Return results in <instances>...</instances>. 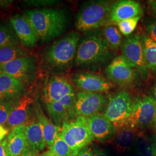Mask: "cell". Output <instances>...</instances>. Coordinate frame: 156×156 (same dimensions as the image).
<instances>
[{
    "instance_id": "cb8c5ba5",
    "label": "cell",
    "mask_w": 156,
    "mask_h": 156,
    "mask_svg": "<svg viewBox=\"0 0 156 156\" xmlns=\"http://www.w3.org/2000/svg\"><path fill=\"white\" fill-rule=\"evenodd\" d=\"M141 38L147 67L156 72V43L146 34H142Z\"/></svg>"
},
{
    "instance_id": "44dd1931",
    "label": "cell",
    "mask_w": 156,
    "mask_h": 156,
    "mask_svg": "<svg viewBox=\"0 0 156 156\" xmlns=\"http://www.w3.org/2000/svg\"><path fill=\"white\" fill-rule=\"evenodd\" d=\"M34 109L36 118L42 129L46 145L49 147L54 142L58 134L60 133L61 128L57 127L46 116L38 105L35 104Z\"/></svg>"
},
{
    "instance_id": "60d3db41",
    "label": "cell",
    "mask_w": 156,
    "mask_h": 156,
    "mask_svg": "<svg viewBox=\"0 0 156 156\" xmlns=\"http://www.w3.org/2000/svg\"><path fill=\"white\" fill-rule=\"evenodd\" d=\"M41 156H56L55 154H53L52 152H51L50 151H46L44 152Z\"/></svg>"
},
{
    "instance_id": "7a4b0ae2",
    "label": "cell",
    "mask_w": 156,
    "mask_h": 156,
    "mask_svg": "<svg viewBox=\"0 0 156 156\" xmlns=\"http://www.w3.org/2000/svg\"><path fill=\"white\" fill-rule=\"evenodd\" d=\"M110 50L102 32L87 33L79 43L74 62L82 67L105 62L111 56Z\"/></svg>"
},
{
    "instance_id": "7c38bea8",
    "label": "cell",
    "mask_w": 156,
    "mask_h": 156,
    "mask_svg": "<svg viewBox=\"0 0 156 156\" xmlns=\"http://www.w3.org/2000/svg\"><path fill=\"white\" fill-rule=\"evenodd\" d=\"M72 82L84 92L102 93L109 91L112 87L105 78L94 73H76L73 75Z\"/></svg>"
},
{
    "instance_id": "4fadbf2b",
    "label": "cell",
    "mask_w": 156,
    "mask_h": 156,
    "mask_svg": "<svg viewBox=\"0 0 156 156\" xmlns=\"http://www.w3.org/2000/svg\"><path fill=\"white\" fill-rule=\"evenodd\" d=\"M73 85L62 76H52L48 81L44 90L46 102L60 101L68 95L75 94Z\"/></svg>"
},
{
    "instance_id": "5bb4252c",
    "label": "cell",
    "mask_w": 156,
    "mask_h": 156,
    "mask_svg": "<svg viewBox=\"0 0 156 156\" xmlns=\"http://www.w3.org/2000/svg\"><path fill=\"white\" fill-rule=\"evenodd\" d=\"M12 27L18 39L25 48H33L39 38L34 30L23 15H16L10 18Z\"/></svg>"
},
{
    "instance_id": "8fae6325",
    "label": "cell",
    "mask_w": 156,
    "mask_h": 156,
    "mask_svg": "<svg viewBox=\"0 0 156 156\" xmlns=\"http://www.w3.org/2000/svg\"><path fill=\"white\" fill-rule=\"evenodd\" d=\"M108 79L119 86H126L134 81L135 73L134 69L123 56L115 57L108 65L105 70Z\"/></svg>"
},
{
    "instance_id": "b9f144b4",
    "label": "cell",
    "mask_w": 156,
    "mask_h": 156,
    "mask_svg": "<svg viewBox=\"0 0 156 156\" xmlns=\"http://www.w3.org/2000/svg\"><path fill=\"white\" fill-rule=\"evenodd\" d=\"M153 99L155 100L156 102V84L153 88Z\"/></svg>"
},
{
    "instance_id": "1f68e13d",
    "label": "cell",
    "mask_w": 156,
    "mask_h": 156,
    "mask_svg": "<svg viewBox=\"0 0 156 156\" xmlns=\"http://www.w3.org/2000/svg\"><path fill=\"white\" fill-rule=\"evenodd\" d=\"M16 103L12 101H0V124H5Z\"/></svg>"
},
{
    "instance_id": "e0dca14e",
    "label": "cell",
    "mask_w": 156,
    "mask_h": 156,
    "mask_svg": "<svg viewBox=\"0 0 156 156\" xmlns=\"http://www.w3.org/2000/svg\"><path fill=\"white\" fill-rule=\"evenodd\" d=\"M33 103V98L28 95L23 97L17 101L6 123L8 129L12 130L27 122L30 117V108Z\"/></svg>"
},
{
    "instance_id": "30bf717a",
    "label": "cell",
    "mask_w": 156,
    "mask_h": 156,
    "mask_svg": "<svg viewBox=\"0 0 156 156\" xmlns=\"http://www.w3.org/2000/svg\"><path fill=\"white\" fill-rule=\"evenodd\" d=\"M36 70L35 58L27 56L17 58L0 66V72L23 81L32 78Z\"/></svg>"
},
{
    "instance_id": "f1b7e54d",
    "label": "cell",
    "mask_w": 156,
    "mask_h": 156,
    "mask_svg": "<svg viewBox=\"0 0 156 156\" xmlns=\"http://www.w3.org/2000/svg\"><path fill=\"white\" fill-rule=\"evenodd\" d=\"M18 38L12 28L0 23V48L9 45H18Z\"/></svg>"
},
{
    "instance_id": "ac0fdd59",
    "label": "cell",
    "mask_w": 156,
    "mask_h": 156,
    "mask_svg": "<svg viewBox=\"0 0 156 156\" xmlns=\"http://www.w3.org/2000/svg\"><path fill=\"white\" fill-rule=\"evenodd\" d=\"M24 90V82L4 73H0V101H12L20 97Z\"/></svg>"
},
{
    "instance_id": "9c48e42d",
    "label": "cell",
    "mask_w": 156,
    "mask_h": 156,
    "mask_svg": "<svg viewBox=\"0 0 156 156\" xmlns=\"http://www.w3.org/2000/svg\"><path fill=\"white\" fill-rule=\"evenodd\" d=\"M107 104V100L102 93L80 91L76 94V116L88 117L99 114L104 110Z\"/></svg>"
},
{
    "instance_id": "f35d334b",
    "label": "cell",
    "mask_w": 156,
    "mask_h": 156,
    "mask_svg": "<svg viewBox=\"0 0 156 156\" xmlns=\"http://www.w3.org/2000/svg\"><path fill=\"white\" fill-rule=\"evenodd\" d=\"M38 156V152L37 151H34L33 149L30 148L28 151H26L24 153H23L22 155L20 156Z\"/></svg>"
},
{
    "instance_id": "d590c367",
    "label": "cell",
    "mask_w": 156,
    "mask_h": 156,
    "mask_svg": "<svg viewBox=\"0 0 156 156\" xmlns=\"http://www.w3.org/2000/svg\"><path fill=\"white\" fill-rule=\"evenodd\" d=\"M76 156H94V151L87 146L80 151Z\"/></svg>"
},
{
    "instance_id": "4316f807",
    "label": "cell",
    "mask_w": 156,
    "mask_h": 156,
    "mask_svg": "<svg viewBox=\"0 0 156 156\" xmlns=\"http://www.w3.org/2000/svg\"><path fill=\"white\" fill-rule=\"evenodd\" d=\"M135 140L141 156H156L153 141L145 133L140 131L136 133Z\"/></svg>"
},
{
    "instance_id": "8992f818",
    "label": "cell",
    "mask_w": 156,
    "mask_h": 156,
    "mask_svg": "<svg viewBox=\"0 0 156 156\" xmlns=\"http://www.w3.org/2000/svg\"><path fill=\"white\" fill-rule=\"evenodd\" d=\"M133 100L126 91H119L109 98L104 116L116 128L128 124L132 112Z\"/></svg>"
},
{
    "instance_id": "ba28073f",
    "label": "cell",
    "mask_w": 156,
    "mask_h": 156,
    "mask_svg": "<svg viewBox=\"0 0 156 156\" xmlns=\"http://www.w3.org/2000/svg\"><path fill=\"white\" fill-rule=\"evenodd\" d=\"M122 56L134 69L146 76L148 68L145 62L141 35L131 34L123 39L121 46Z\"/></svg>"
},
{
    "instance_id": "836d02e7",
    "label": "cell",
    "mask_w": 156,
    "mask_h": 156,
    "mask_svg": "<svg viewBox=\"0 0 156 156\" xmlns=\"http://www.w3.org/2000/svg\"><path fill=\"white\" fill-rule=\"evenodd\" d=\"M26 2L27 4H31V5H33L37 6H45V5H52L53 4L56 3V1H25Z\"/></svg>"
},
{
    "instance_id": "bcb514c9",
    "label": "cell",
    "mask_w": 156,
    "mask_h": 156,
    "mask_svg": "<svg viewBox=\"0 0 156 156\" xmlns=\"http://www.w3.org/2000/svg\"><path fill=\"white\" fill-rule=\"evenodd\" d=\"M0 73H1V72H0Z\"/></svg>"
},
{
    "instance_id": "f6af8a7d",
    "label": "cell",
    "mask_w": 156,
    "mask_h": 156,
    "mask_svg": "<svg viewBox=\"0 0 156 156\" xmlns=\"http://www.w3.org/2000/svg\"><path fill=\"white\" fill-rule=\"evenodd\" d=\"M132 156H142L139 153H135V154H134Z\"/></svg>"
},
{
    "instance_id": "9a60e30c",
    "label": "cell",
    "mask_w": 156,
    "mask_h": 156,
    "mask_svg": "<svg viewBox=\"0 0 156 156\" xmlns=\"http://www.w3.org/2000/svg\"><path fill=\"white\" fill-rule=\"evenodd\" d=\"M86 118L90 129L95 140L105 142L115 136L116 127L104 115L99 113Z\"/></svg>"
},
{
    "instance_id": "74e56055",
    "label": "cell",
    "mask_w": 156,
    "mask_h": 156,
    "mask_svg": "<svg viewBox=\"0 0 156 156\" xmlns=\"http://www.w3.org/2000/svg\"><path fill=\"white\" fill-rule=\"evenodd\" d=\"M149 9L151 15L156 18V0L151 1L150 2Z\"/></svg>"
},
{
    "instance_id": "52a82bcc",
    "label": "cell",
    "mask_w": 156,
    "mask_h": 156,
    "mask_svg": "<svg viewBox=\"0 0 156 156\" xmlns=\"http://www.w3.org/2000/svg\"><path fill=\"white\" fill-rule=\"evenodd\" d=\"M156 115V102L151 96L137 97L133 100L132 112L128 124L143 129L153 124Z\"/></svg>"
},
{
    "instance_id": "277c9868",
    "label": "cell",
    "mask_w": 156,
    "mask_h": 156,
    "mask_svg": "<svg viewBox=\"0 0 156 156\" xmlns=\"http://www.w3.org/2000/svg\"><path fill=\"white\" fill-rule=\"evenodd\" d=\"M80 36L72 32L56 41L46 51L44 59L51 69L65 70L75 61Z\"/></svg>"
},
{
    "instance_id": "e575fe53",
    "label": "cell",
    "mask_w": 156,
    "mask_h": 156,
    "mask_svg": "<svg viewBox=\"0 0 156 156\" xmlns=\"http://www.w3.org/2000/svg\"><path fill=\"white\" fill-rule=\"evenodd\" d=\"M0 156H10L7 146V139L0 142Z\"/></svg>"
},
{
    "instance_id": "7bdbcfd3",
    "label": "cell",
    "mask_w": 156,
    "mask_h": 156,
    "mask_svg": "<svg viewBox=\"0 0 156 156\" xmlns=\"http://www.w3.org/2000/svg\"><path fill=\"white\" fill-rule=\"evenodd\" d=\"M153 146H154V151L156 154V135L154 138V140H153Z\"/></svg>"
},
{
    "instance_id": "8d00e7d4",
    "label": "cell",
    "mask_w": 156,
    "mask_h": 156,
    "mask_svg": "<svg viewBox=\"0 0 156 156\" xmlns=\"http://www.w3.org/2000/svg\"><path fill=\"white\" fill-rule=\"evenodd\" d=\"M9 133V129L0 124V142L5 139L6 136Z\"/></svg>"
},
{
    "instance_id": "2e32d148",
    "label": "cell",
    "mask_w": 156,
    "mask_h": 156,
    "mask_svg": "<svg viewBox=\"0 0 156 156\" xmlns=\"http://www.w3.org/2000/svg\"><path fill=\"white\" fill-rule=\"evenodd\" d=\"M142 9L140 3L133 0H120L113 2L110 16V24L140 16Z\"/></svg>"
},
{
    "instance_id": "f546056e",
    "label": "cell",
    "mask_w": 156,
    "mask_h": 156,
    "mask_svg": "<svg viewBox=\"0 0 156 156\" xmlns=\"http://www.w3.org/2000/svg\"><path fill=\"white\" fill-rule=\"evenodd\" d=\"M140 17L141 16H140L122 20L116 23L114 25L117 26V28L122 35L128 37L134 32L140 19Z\"/></svg>"
},
{
    "instance_id": "603a6c76",
    "label": "cell",
    "mask_w": 156,
    "mask_h": 156,
    "mask_svg": "<svg viewBox=\"0 0 156 156\" xmlns=\"http://www.w3.org/2000/svg\"><path fill=\"white\" fill-rule=\"evenodd\" d=\"M48 113L53 123L59 128H62L63 123L69 120L65 108L58 101L46 102Z\"/></svg>"
},
{
    "instance_id": "d6a6232c",
    "label": "cell",
    "mask_w": 156,
    "mask_h": 156,
    "mask_svg": "<svg viewBox=\"0 0 156 156\" xmlns=\"http://www.w3.org/2000/svg\"><path fill=\"white\" fill-rule=\"evenodd\" d=\"M146 30L148 36L156 43V18L147 23Z\"/></svg>"
},
{
    "instance_id": "d6986e66",
    "label": "cell",
    "mask_w": 156,
    "mask_h": 156,
    "mask_svg": "<svg viewBox=\"0 0 156 156\" xmlns=\"http://www.w3.org/2000/svg\"><path fill=\"white\" fill-rule=\"evenodd\" d=\"M24 125V133L30 147L34 151H43L46 146V142L42 129L38 120L35 118H29Z\"/></svg>"
},
{
    "instance_id": "484cf974",
    "label": "cell",
    "mask_w": 156,
    "mask_h": 156,
    "mask_svg": "<svg viewBox=\"0 0 156 156\" xmlns=\"http://www.w3.org/2000/svg\"><path fill=\"white\" fill-rule=\"evenodd\" d=\"M102 34L111 50H116L121 47L123 42V35L114 24H108L103 27Z\"/></svg>"
},
{
    "instance_id": "6da1fadb",
    "label": "cell",
    "mask_w": 156,
    "mask_h": 156,
    "mask_svg": "<svg viewBox=\"0 0 156 156\" xmlns=\"http://www.w3.org/2000/svg\"><path fill=\"white\" fill-rule=\"evenodd\" d=\"M23 16L33 28L39 40L48 42L60 36L65 30L67 17L59 9L43 8L24 12Z\"/></svg>"
},
{
    "instance_id": "7402d4cb",
    "label": "cell",
    "mask_w": 156,
    "mask_h": 156,
    "mask_svg": "<svg viewBox=\"0 0 156 156\" xmlns=\"http://www.w3.org/2000/svg\"><path fill=\"white\" fill-rule=\"evenodd\" d=\"M136 129L129 124L116 128L115 146L118 152H124L132 146L136 134Z\"/></svg>"
},
{
    "instance_id": "4dcf8cb0",
    "label": "cell",
    "mask_w": 156,
    "mask_h": 156,
    "mask_svg": "<svg viewBox=\"0 0 156 156\" xmlns=\"http://www.w3.org/2000/svg\"><path fill=\"white\" fill-rule=\"evenodd\" d=\"M76 101V94L75 93L68 95L59 101L66 109L70 121L74 120L77 117L75 111Z\"/></svg>"
},
{
    "instance_id": "ee69618b",
    "label": "cell",
    "mask_w": 156,
    "mask_h": 156,
    "mask_svg": "<svg viewBox=\"0 0 156 156\" xmlns=\"http://www.w3.org/2000/svg\"><path fill=\"white\" fill-rule=\"evenodd\" d=\"M153 124L154 127V129H156V116L154 117V121H153Z\"/></svg>"
},
{
    "instance_id": "3957f363",
    "label": "cell",
    "mask_w": 156,
    "mask_h": 156,
    "mask_svg": "<svg viewBox=\"0 0 156 156\" xmlns=\"http://www.w3.org/2000/svg\"><path fill=\"white\" fill-rule=\"evenodd\" d=\"M113 2L92 1L85 3L78 12L75 26L79 31L89 33L110 24Z\"/></svg>"
},
{
    "instance_id": "ab89813d",
    "label": "cell",
    "mask_w": 156,
    "mask_h": 156,
    "mask_svg": "<svg viewBox=\"0 0 156 156\" xmlns=\"http://www.w3.org/2000/svg\"><path fill=\"white\" fill-rule=\"evenodd\" d=\"M94 156H107L104 151L99 148H95L94 150Z\"/></svg>"
},
{
    "instance_id": "83f0119b",
    "label": "cell",
    "mask_w": 156,
    "mask_h": 156,
    "mask_svg": "<svg viewBox=\"0 0 156 156\" xmlns=\"http://www.w3.org/2000/svg\"><path fill=\"white\" fill-rule=\"evenodd\" d=\"M49 151L56 156H73V151L66 142L62 138L61 131L59 133Z\"/></svg>"
},
{
    "instance_id": "ffe728a7",
    "label": "cell",
    "mask_w": 156,
    "mask_h": 156,
    "mask_svg": "<svg viewBox=\"0 0 156 156\" xmlns=\"http://www.w3.org/2000/svg\"><path fill=\"white\" fill-rule=\"evenodd\" d=\"M6 139L10 156H20L31 148L24 133L23 124L12 129Z\"/></svg>"
},
{
    "instance_id": "d4e9b609",
    "label": "cell",
    "mask_w": 156,
    "mask_h": 156,
    "mask_svg": "<svg viewBox=\"0 0 156 156\" xmlns=\"http://www.w3.org/2000/svg\"><path fill=\"white\" fill-rule=\"evenodd\" d=\"M27 53L19 44L0 48V66L17 58L28 56Z\"/></svg>"
},
{
    "instance_id": "5b68a950",
    "label": "cell",
    "mask_w": 156,
    "mask_h": 156,
    "mask_svg": "<svg viewBox=\"0 0 156 156\" xmlns=\"http://www.w3.org/2000/svg\"><path fill=\"white\" fill-rule=\"evenodd\" d=\"M61 135L72 150L73 156L94 140L87 118L83 116H77L74 120L65 122L61 128Z\"/></svg>"
}]
</instances>
